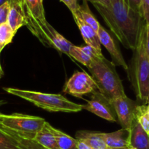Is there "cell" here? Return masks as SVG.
Returning a JSON list of instances; mask_svg holds the SVG:
<instances>
[{
  "label": "cell",
  "instance_id": "277c9868",
  "mask_svg": "<svg viewBox=\"0 0 149 149\" xmlns=\"http://www.w3.org/2000/svg\"><path fill=\"white\" fill-rule=\"evenodd\" d=\"M3 89L8 94L27 100L34 106L49 112L77 113L84 109L82 105L74 103L62 95L49 94L13 87H4Z\"/></svg>",
  "mask_w": 149,
  "mask_h": 149
},
{
  "label": "cell",
  "instance_id": "7402d4cb",
  "mask_svg": "<svg viewBox=\"0 0 149 149\" xmlns=\"http://www.w3.org/2000/svg\"><path fill=\"white\" fill-rule=\"evenodd\" d=\"M135 119L149 135V115L146 105H138L135 112Z\"/></svg>",
  "mask_w": 149,
  "mask_h": 149
},
{
  "label": "cell",
  "instance_id": "7c38bea8",
  "mask_svg": "<svg viewBox=\"0 0 149 149\" xmlns=\"http://www.w3.org/2000/svg\"><path fill=\"white\" fill-rule=\"evenodd\" d=\"M129 149H149V135L136 119L130 128Z\"/></svg>",
  "mask_w": 149,
  "mask_h": 149
},
{
  "label": "cell",
  "instance_id": "d590c367",
  "mask_svg": "<svg viewBox=\"0 0 149 149\" xmlns=\"http://www.w3.org/2000/svg\"><path fill=\"white\" fill-rule=\"evenodd\" d=\"M41 1H44V0H41Z\"/></svg>",
  "mask_w": 149,
  "mask_h": 149
},
{
  "label": "cell",
  "instance_id": "6da1fadb",
  "mask_svg": "<svg viewBox=\"0 0 149 149\" xmlns=\"http://www.w3.org/2000/svg\"><path fill=\"white\" fill-rule=\"evenodd\" d=\"M93 5L122 45L127 49L135 50L146 24L142 14L132 10L127 0H111L108 7Z\"/></svg>",
  "mask_w": 149,
  "mask_h": 149
},
{
  "label": "cell",
  "instance_id": "4dcf8cb0",
  "mask_svg": "<svg viewBox=\"0 0 149 149\" xmlns=\"http://www.w3.org/2000/svg\"><path fill=\"white\" fill-rule=\"evenodd\" d=\"M4 75V71H3L2 68H1V63H0V79L3 77Z\"/></svg>",
  "mask_w": 149,
  "mask_h": 149
},
{
  "label": "cell",
  "instance_id": "2e32d148",
  "mask_svg": "<svg viewBox=\"0 0 149 149\" xmlns=\"http://www.w3.org/2000/svg\"><path fill=\"white\" fill-rule=\"evenodd\" d=\"M52 133L54 134L58 143L59 148L61 149H79L78 141L72 138L70 135H67L65 132H62L60 130L56 129L51 126Z\"/></svg>",
  "mask_w": 149,
  "mask_h": 149
},
{
  "label": "cell",
  "instance_id": "e575fe53",
  "mask_svg": "<svg viewBox=\"0 0 149 149\" xmlns=\"http://www.w3.org/2000/svg\"><path fill=\"white\" fill-rule=\"evenodd\" d=\"M149 102V95H148V99H147V101H146V103H148Z\"/></svg>",
  "mask_w": 149,
  "mask_h": 149
},
{
  "label": "cell",
  "instance_id": "3957f363",
  "mask_svg": "<svg viewBox=\"0 0 149 149\" xmlns=\"http://www.w3.org/2000/svg\"><path fill=\"white\" fill-rule=\"evenodd\" d=\"M98 91L110 100L126 95L116 65L106 58H95L88 67Z\"/></svg>",
  "mask_w": 149,
  "mask_h": 149
},
{
  "label": "cell",
  "instance_id": "8992f818",
  "mask_svg": "<svg viewBox=\"0 0 149 149\" xmlns=\"http://www.w3.org/2000/svg\"><path fill=\"white\" fill-rule=\"evenodd\" d=\"M97 89V84L91 75L84 71H76L67 80L63 91L80 98L84 95L93 93Z\"/></svg>",
  "mask_w": 149,
  "mask_h": 149
},
{
  "label": "cell",
  "instance_id": "8fae6325",
  "mask_svg": "<svg viewBox=\"0 0 149 149\" xmlns=\"http://www.w3.org/2000/svg\"><path fill=\"white\" fill-rule=\"evenodd\" d=\"M10 5L8 24L15 33L22 26H26V17L23 0H8Z\"/></svg>",
  "mask_w": 149,
  "mask_h": 149
},
{
  "label": "cell",
  "instance_id": "d6986e66",
  "mask_svg": "<svg viewBox=\"0 0 149 149\" xmlns=\"http://www.w3.org/2000/svg\"><path fill=\"white\" fill-rule=\"evenodd\" d=\"M15 33L8 23L0 26V53L5 46L11 43Z\"/></svg>",
  "mask_w": 149,
  "mask_h": 149
},
{
  "label": "cell",
  "instance_id": "836d02e7",
  "mask_svg": "<svg viewBox=\"0 0 149 149\" xmlns=\"http://www.w3.org/2000/svg\"><path fill=\"white\" fill-rule=\"evenodd\" d=\"M146 110H147V112H148V113L149 115V102L148 103V105L146 106Z\"/></svg>",
  "mask_w": 149,
  "mask_h": 149
},
{
  "label": "cell",
  "instance_id": "83f0119b",
  "mask_svg": "<svg viewBox=\"0 0 149 149\" xmlns=\"http://www.w3.org/2000/svg\"><path fill=\"white\" fill-rule=\"evenodd\" d=\"M85 1H90L93 4H97V5L108 7L110 5L111 0H85Z\"/></svg>",
  "mask_w": 149,
  "mask_h": 149
},
{
  "label": "cell",
  "instance_id": "ba28073f",
  "mask_svg": "<svg viewBox=\"0 0 149 149\" xmlns=\"http://www.w3.org/2000/svg\"><path fill=\"white\" fill-rule=\"evenodd\" d=\"M117 119L123 129L130 130L134 119L138 104L126 95L111 100Z\"/></svg>",
  "mask_w": 149,
  "mask_h": 149
},
{
  "label": "cell",
  "instance_id": "f1b7e54d",
  "mask_svg": "<svg viewBox=\"0 0 149 149\" xmlns=\"http://www.w3.org/2000/svg\"><path fill=\"white\" fill-rule=\"evenodd\" d=\"M146 49L149 59V23L146 24Z\"/></svg>",
  "mask_w": 149,
  "mask_h": 149
},
{
  "label": "cell",
  "instance_id": "44dd1931",
  "mask_svg": "<svg viewBox=\"0 0 149 149\" xmlns=\"http://www.w3.org/2000/svg\"><path fill=\"white\" fill-rule=\"evenodd\" d=\"M73 45H74L73 44H71L69 41L67 40L59 32H58L55 37L54 38L53 42H52L53 48H55L60 52L66 54L67 55H69L70 51H71Z\"/></svg>",
  "mask_w": 149,
  "mask_h": 149
},
{
  "label": "cell",
  "instance_id": "52a82bcc",
  "mask_svg": "<svg viewBox=\"0 0 149 149\" xmlns=\"http://www.w3.org/2000/svg\"><path fill=\"white\" fill-rule=\"evenodd\" d=\"M83 109L109 122H114L118 120L111 100L99 91L93 93L90 100H87V104L83 106Z\"/></svg>",
  "mask_w": 149,
  "mask_h": 149
},
{
  "label": "cell",
  "instance_id": "9a60e30c",
  "mask_svg": "<svg viewBox=\"0 0 149 149\" xmlns=\"http://www.w3.org/2000/svg\"><path fill=\"white\" fill-rule=\"evenodd\" d=\"M50 124L45 122L42 129L36 134L34 141L45 149H61L57 143L55 137L51 130Z\"/></svg>",
  "mask_w": 149,
  "mask_h": 149
},
{
  "label": "cell",
  "instance_id": "5b68a950",
  "mask_svg": "<svg viewBox=\"0 0 149 149\" xmlns=\"http://www.w3.org/2000/svg\"><path fill=\"white\" fill-rule=\"evenodd\" d=\"M46 121L42 117L23 113L0 114V126L8 132L26 139L34 140Z\"/></svg>",
  "mask_w": 149,
  "mask_h": 149
},
{
  "label": "cell",
  "instance_id": "f546056e",
  "mask_svg": "<svg viewBox=\"0 0 149 149\" xmlns=\"http://www.w3.org/2000/svg\"><path fill=\"white\" fill-rule=\"evenodd\" d=\"M78 141V140H77ZM78 148L79 149H95L92 147L89 146L88 145H87L86 143H84L82 141H78Z\"/></svg>",
  "mask_w": 149,
  "mask_h": 149
},
{
  "label": "cell",
  "instance_id": "30bf717a",
  "mask_svg": "<svg viewBox=\"0 0 149 149\" xmlns=\"http://www.w3.org/2000/svg\"><path fill=\"white\" fill-rule=\"evenodd\" d=\"M72 15L74 21L77 23V26H78L79 29L81 32L83 39L87 44V45H89V46L94 48L99 53H102L101 43H100L97 32L95 31L90 25L86 23L83 20V19L81 18L79 14L77 13V11L73 13Z\"/></svg>",
  "mask_w": 149,
  "mask_h": 149
},
{
  "label": "cell",
  "instance_id": "1f68e13d",
  "mask_svg": "<svg viewBox=\"0 0 149 149\" xmlns=\"http://www.w3.org/2000/svg\"><path fill=\"white\" fill-rule=\"evenodd\" d=\"M7 1H8V0H0V6L4 4V3L7 2Z\"/></svg>",
  "mask_w": 149,
  "mask_h": 149
},
{
  "label": "cell",
  "instance_id": "cb8c5ba5",
  "mask_svg": "<svg viewBox=\"0 0 149 149\" xmlns=\"http://www.w3.org/2000/svg\"><path fill=\"white\" fill-rule=\"evenodd\" d=\"M10 11V5L8 1L0 6V26L7 23Z\"/></svg>",
  "mask_w": 149,
  "mask_h": 149
},
{
  "label": "cell",
  "instance_id": "d6a6232c",
  "mask_svg": "<svg viewBox=\"0 0 149 149\" xmlns=\"http://www.w3.org/2000/svg\"><path fill=\"white\" fill-rule=\"evenodd\" d=\"M106 149H129L127 148H109V147H107Z\"/></svg>",
  "mask_w": 149,
  "mask_h": 149
},
{
  "label": "cell",
  "instance_id": "d4e9b609",
  "mask_svg": "<svg viewBox=\"0 0 149 149\" xmlns=\"http://www.w3.org/2000/svg\"><path fill=\"white\" fill-rule=\"evenodd\" d=\"M141 13L143 15L146 23H149V0L141 1Z\"/></svg>",
  "mask_w": 149,
  "mask_h": 149
},
{
  "label": "cell",
  "instance_id": "8d00e7d4",
  "mask_svg": "<svg viewBox=\"0 0 149 149\" xmlns=\"http://www.w3.org/2000/svg\"><path fill=\"white\" fill-rule=\"evenodd\" d=\"M0 114H1V113H0Z\"/></svg>",
  "mask_w": 149,
  "mask_h": 149
},
{
  "label": "cell",
  "instance_id": "7a4b0ae2",
  "mask_svg": "<svg viewBox=\"0 0 149 149\" xmlns=\"http://www.w3.org/2000/svg\"><path fill=\"white\" fill-rule=\"evenodd\" d=\"M146 23L141 30L127 73L137 98L146 103L149 95V59L146 49Z\"/></svg>",
  "mask_w": 149,
  "mask_h": 149
},
{
  "label": "cell",
  "instance_id": "e0dca14e",
  "mask_svg": "<svg viewBox=\"0 0 149 149\" xmlns=\"http://www.w3.org/2000/svg\"><path fill=\"white\" fill-rule=\"evenodd\" d=\"M82 4L79 5L78 9L77 10V13L79 14V15L86 23L90 25L95 31L97 32V31L100 29V24L90 10L87 1L85 0H82Z\"/></svg>",
  "mask_w": 149,
  "mask_h": 149
},
{
  "label": "cell",
  "instance_id": "4fadbf2b",
  "mask_svg": "<svg viewBox=\"0 0 149 149\" xmlns=\"http://www.w3.org/2000/svg\"><path fill=\"white\" fill-rule=\"evenodd\" d=\"M103 134L104 132L80 130L76 134V139L82 141L95 149H106L107 146L104 141Z\"/></svg>",
  "mask_w": 149,
  "mask_h": 149
},
{
  "label": "cell",
  "instance_id": "484cf974",
  "mask_svg": "<svg viewBox=\"0 0 149 149\" xmlns=\"http://www.w3.org/2000/svg\"><path fill=\"white\" fill-rule=\"evenodd\" d=\"M59 1L63 3L69 9V10L71 12L72 14L77 12L79 5L78 4V0H59Z\"/></svg>",
  "mask_w": 149,
  "mask_h": 149
},
{
  "label": "cell",
  "instance_id": "603a6c76",
  "mask_svg": "<svg viewBox=\"0 0 149 149\" xmlns=\"http://www.w3.org/2000/svg\"><path fill=\"white\" fill-rule=\"evenodd\" d=\"M8 132V131H7ZM11 133V132H10ZM15 138L18 141L19 145H20V149H45L40 144L38 143L36 141L31 139H26V138H20L14 134L11 133Z\"/></svg>",
  "mask_w": 149,
  "mask_h": 149
},
{
  "label": "cell",
  "instance_id": "ffe728a7",
  "mask_svg": "<svg viewBox=\"0 0 149 149\" xmlns=\"http://www.w3.org/2000/svg\"><path fill=\"white\" fill-rule=\"evenodd\" d=\"M68 56L75 59L78 62L81 63L82 65H85L87 68L90 66L92 61H93V58L90 56H89L87 54H86L80 48V47L75 46V45H73Z\"/></svg>",
  "mask_w": 149,
  "mask_h": 149
},
{
  "label": "cell",
  "instance_id": "9c48e42d",
  "mask_svg": "<svg viewBox=\"0 0 149 149\" xmlns=\"http://www.w3.org/2000/svg\"><path fill=\"white\" fill-rule=\"evenodd\" d=\"M97 34H98L101 45H103L105 47V48L107 49L109 53L110 54L112 59V63L115 65H119V66L122 67L125 71H128L129 65L125 61L119 47L117 46L114 39L112 38L110 33L101 25H100L99 30L97 31Z\"/></svg>",
  "mask_w": 149,
  "mask_h": 149
},
{
  "label": "cell",
  "instance_id": "4316f807",
  "mask_svg": "<svg viewBox=\"0 0 149 149\" xmlns=\"http://www.w3.org/2000/svg\"><path fill=\"white\" fill-rule=\"evenodd\" d=\"M141 1L142 0H127L130 7L135 11L141 13ZM142 14V13H141Z\"/></svg>",
  "mask_w": 149,
  "mask_h": 149
},
{
  "label": "cell",
  "instance_id": "5bb4252c",
  "mask_svg": "<svg viewBox=\"0 0 149 149\" xmlns=\"http://www.w3.org/2000/svg\"><path fill=\"white\" fill-rule=\"evenodd\" d=\"M104 141L109 148H127L129 144L130 130L123 129L103 134Z\"/></svg>",
  "mask_w": 149,
  "mask_h": 149
},
{
  "label": "cell",
  "instance_id": "ac0fdd59",
  "mask_svg": "<svg viewBox=\"0 0 149 149\" xmlns=\"http://www.w3.org/2000/svg\"><path fill=\"white\" fill-rule=\"evenodd\" d=\"M0 149H20L15 138L0 126Z\"/></svg>",
  "mask_w": 149,
  "mask_h": 149
}]
</instances>
